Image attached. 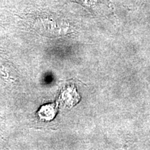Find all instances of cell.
Listing matches in <instances>:
<instances>
[{
    "label": "cell",
    "instance_id": "7a4b0ae2",
    "mask_svg": "<svg viewBox=\"0 0 150 150\" xmlns=\"http://www.w3.org/2000/svg\"><path fill=\"white\" fill-rule=\"evenodd\" d=\"M38 114L40 118L47 120H51L55 117L56 109L53 105H45L40 108Z\"/></svg>",
    "mask_w": 150,
    "mask_h": 150
},
{
    "label": "cell",
    "instance_id": "6da1fadb",
    "mask_svg": "<svg viewBox=\"0 0 150 150\" xmlns=\"http://www.w3.org/2000/svg\"><path fill=\"white\" fill-rule=\"evenodd\" d=\"M80 4L90 11L95 12L96 13H100L102 8H105L108 11L111 12V4L108 0H73Z\"/></svg>",
    "mask_w": 150,
    "mask_h": 150
}]
</instances>
